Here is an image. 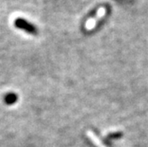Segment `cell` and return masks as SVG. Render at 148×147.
Here are the masks:
<instances>
[{
    "mask_svg": "<svg viewBox=\"0 0 148 147\" xmlns=\"http://www.w3.org/2000/svg\"><path fill=\"white\" fill-rule=\"evenodd\" d=\"M14 25L17 27V28L24 29L28 33H30V34H36L37 33L36 27L34 25H32L31 23H29V21L23 20V19H21V18L16 19L14 21Z\"/></svg>",
    "mask_w": 148,
    "mask_h": 147,
    "instance_id": "cell-1",
    "label": "cell"
}]
</instances>
